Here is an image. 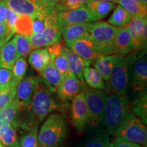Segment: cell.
Returning a JSON list of instances; mask_svg holds the SVG:
<instances>
[{
	"label": "cell",
	"mask_w": 147,
	"mask_h": 147,
	"mask_svg": "<svg viewBox=\"0 0 147 147\" xmlns=\"http://www.w3.org/2000/svg\"><path fill=\"white\" fill-rule=\"evenodd\" d=\"M113 12L108 18V23L115 27H125L131 21L132 16L120 5H116Z\"/></svg>",
	"instance_id": "28"
},
{
	"label": "cell",
	"mask_w": 147,
	"mask_h": 147,
	"mask_svg": "<svg viewBox=\"0 0 147 147\" xmlns=\"http://www.w3.org/2000/svg\"><path fill=\"white\" fill-rule=\"evenodd\" d=\"M38 76L26 77L16 86L15 100L19 104L21 112L27 110L32 102Z\"/></svg>",
	"instance_id": "15"
},
{
	"label": "cell",
	"mask_w": 147,
	"mask_h": 147,
	"mask_svg": "<svg viewBox=\"0 0 147 147\" xmlns=\"http://www.w3.org/2000/svg\"><path fill=\"white\" fill-rule=\"evenodd\" d=\"M36 1H38L44 6L50 8H54L55 4L59 2L61 0H36Z\"/></svg>",
	"instance_id": "43"
},
{
	"label": "cell",
	"mask_w": 147,
	"mask_h": 147,
	"mask_svg": "<svg viewBox=\"0 0 147 147\" xmlns=\"http://www.w3.org/2000/svg\"><path fill=\"white\" fill-rule=\"evenodd\" d=\"M16 86L13 84L10 87L0 90V110L10 106L16 96Z\"/></svg>",
	"instance_id": "36"
},
{
	"label": "cell",
	"mask_w": 147,
	"mask_h": 147,
	"mask_svg": "<svg viewBox=\"0 0 147 147\" xmlns=\"http://www.w3.org/2000/svg\"><path fill=\"white\" fill-rule=\"evenodd\" d=\"M40 78L50 87V89L54 93H56L57 89L63 79V76L55 67L52 62H50L49 65L44 69V70L40 74Z\"/></svg>",
	"instance_id": "25"
},
{
	"label": "cell",
	"mask_w": 147,
	"mask_h": 147,
	"mask_svg": "<svg viewBox=\"0 0 147 147\" xmlns=\"http://www.w3.org/2000/svg\"><path fill=\"white\" fill-rule=\"evenodd\" d=\"M84 92L80 93L71 101L69 109L71 122L79 134L84 131L87 124V110Z\"/></svg>",
	"instance_id": "13"
},
{
	"label": "cell",
	"mask_w": 147,
	"mask_h": 147,
	"mask_svg": "<svg viewBox=\"0 0 147 147\" xmlns=\"http://www.w3.org/2000/svg\"><path fill=\"white\" fill-rule=\"evenodd\" d=\"M19 15L17 14L14 11L11 10L10 9L8 8V11H7L6 18H5V25L10 29V31L12 34H15V30H14V26L16 21L18 20Z\"/></svg>",
	"instance_id": "39"
},
{
	"label": "cell",
	"mask_w": 147,
	"mask_h": 147,
	"mask_svg": "<svg viewBox=\"0 0 147 147\" xmlns=\"http://www.w3.org/2000/svg\"><path fill=\"white\" fill-rule=\"evenodd\" d=\"M84 147H111V143L105 133H100L90 139L84 145Z\"/></svg>",
	"instance_id": "37"
},
{
	"label": "cell",
	"mask_w": 147,
	"mask_h": 147,
	"mask_svg": "<svg viewBox=\"0 0 147 147\" xmlns=\"http://www.w3.org/2000/svg\"><path fill=\"white\" fill-rule=\"evenodd\" d=\"M119 28L104 21H99L92 24L89 37L102 55L114 54Z\"/></svg>",
	"instance_id": "4"
},
{
	"label": "cell",
	"mask_w": 147,
	"mask_h": 147,
	"mask_svg": "<svg viewBox=\"0 0 147 147\" xmlns=\"http://www.w3.org/2000/svg\"><path fill=\"white\" fill-rule=\"evenodd\" d=\"M115 136L146 146L147 130L146 124L137 116L134 115L120 129Z\"/></svg>",
	"instance_id": "8"
},
{
	"label": "cell",
	"mask_w": 147,
	"mask_h": 147,
	"mask_svg": "<svg viewBox=\"0 0 147 147\" xmlns=\"http://www.w3.org/2000/svg\"><path fill=\"white\" fill-rule=\"evenodd\" d=\"M7 11H8V7L2 0H0V23L5 24Z\"/></svg>",
	"instance_id": "42"
},
{
	"label": "cell",
	"mask_w": 147,
	"mask_h": 147,
	"mask_svg": "<svg viewBox=\"0 0 147 147\" xmlns=\"http://www.w3.org/2000/svg\"><path fill=\"white\" fill-rule=\"evenodd\" d=\"M28 62L36 71L40 74L51 62V56L47 48L35 49L29 54Z\"/></svg>",
	"instance_id": "20"
},
{
	"label": "cell",
	"mask_w": 147,
	"mask_h": 147,
	"mask_svg": "<svg viewBox=\"0 0 147 147\" xmlns=\"http://www.w3.org/2000/svg\"><path fill=\"white\" fill-rule=\"evenodd\" d=\"M38 124H36L26 134L23 136L18 142L19 147H39L38 140Z\"/></svg>",
	"instance_id": "34"
},
{
	"label": "cell",
	"mask_w": 147,
	"mask_h": 147,
	"mask_svg": "<svg viewBox=\"0 0 147 147\" xmlns=\"http://www.w3.org/2000/svg\"><path fill=\"white\" fill-rule=\"evenodd\" d=\"M117 3L113 1H91L89 0L84 6L89 10L99 21L106 18L115 8Z\"/></svg>",
	"instance_id": "23"
},
{
	"label": "cell",
	"mask_w": 147,
	"mask_h": 147,
	"mask_svg": "<svg viewBox=\"0 0 147 147\" xmlns=\"http://www.w3.org/2000/svg\"><path fill=\"white\" fill-rule=\"evenodd\" d=\"M93 23H82L59 27L61 35L65 42H71L89 36L92 24Z\"/></svg>",
	"instance_id": "17"
},
{
	"label": "cell",
	"mask_w": 147,
	"mask_h": 147,
	"mask_svg": "<svg viewBox=\"0 0 147 147\" xmlns=\"http://www.w3.org/2000/svg\"><path fill=\"white\" fill-rule=\"evenodd\" d=\"M91 1H113L116 3L118 0H91Z\"/></svg>",
	"instance_id": "46"
},
{
	"label": "cell",
	"mask_w": 147,
	"mask_h": 147,
	"mask_svg": "<svg viewBox=\"0 0 147 147\" xmlns=\"http://www.w3.org/2000/svg\"><path fill=\"white\" fill-rule=\"evenodd\" d=\"M131 35L134 49L146 48L147 40V17L133 16L127 25Z\"/></svg>",
	"instance_id": "14"
},
{
	"label": "cell",
	"mask_w": 147,
	"mask_h": 147,
	"mask_svg": "<svg viewBox=\"0 0 147 147\" xmlns=\"http://www.w3.org/2000/svg\"><path fill=\"white\" fill-rule=\"evenodd\" d=\"M132 1H134V2H136V3H139V4H140L139 0H132Z\"/></svg>",
	"instance_id": "47"
},
{
	"label": "cell",
	"mask_w": 147,
	"mask_h": 147,
	"mask_svg": "<svg viewBox=\"0 0 147 147\" xmlns=\"http://www.w3.org/2000/svg\"><path fill=\"white\" fill-rule=\"evenodd\" d=\"M131 109L135 115L140 117L143 122H147V99L146 92L141 93L132 103Z\"/></svg>",
	"instance_id": "30"
},
{
	"label": "cell",
	"mask_w": 147,
	"mask_h": 147,
	"mask_svg": "<svg viewBox=\"0 0 147 147\" xmlns=\"http://www.w3.org/2000/svg\"><path fill=\"white\" fill-rule=\"evenodd\" d=\"M16 129L12 125H0V140L5 147H19Z\"/></svg>",
	"instance_id": "27"
},
{
	"label": "cell",
	"mask_w": 147,
	"mask_h": 147,
	"mask_svg": "<svg viewBox=\"0 0 147 147\" xmlns=\"http://www.w3.org/2000/svg\"><path fill=\"white\" fill-rule=\"evenodd\" d=\"M27 38L33 49L47 48L59 42L61 35L56 21V12L49 16L47 26L43 32L38 34H34Z\"/></svg>",
	"instance_id": "7"
},
{
	"label": "cell",
	"mask_w": 147,
	"mask_h": 147,
	"mask_svg": "<svg viewBox=\"0 0 147 147\" xmlns=\"http://www.w3.org/2000/svg\"><path fill=\"white\" fill-rule=\"evenodd\" d=\"M6 6L18 15H27L32 18L40 14L55 11V8L44 6L36 0H2Z\"/></svg>",
	"instance_id": "10"
},
{
	"label": "cell",
	"mask_w": 147,
	"mask_h": 147,
	"mask_svg": "<svg viewBox=\"0 0 147 147\" xmlns=\"http://www.w3.org/2000/svg\"><path fill=\"white\" fill-rule=\"evenodd\" d=\"M65 45L87 62L89 65L94 63L95 60L102 56L97 50L89 36L74 41L65 42Z\"/></svg>",
	"instance_id": "12"
},
{
	"label": "cell",
	"mask_w": 147,
	"mask_h": 147,
	"mask_svg": "<svg viewBox=\"0 0 147 147\" xmlns=\"http://www.w3.org/2000/svg\"><path fill=\"white\" fill-rule=\"evenodd\" d=\"M88 1L89 0H61L55 4L54 8L57 12H65L83 7Z\"/></svg>",
	"instance_id": "35"
},
{
	"label": "cell",
	"mask_w": 147,
	"mask_h": 147,
	"mask_svg": "<svg viewBox=\"0 0 147 147\" xmlns=\"http://www.w3.org/2000/svg\"><path fill=\"white\" fill-rule=\"evenodd\" d=\"M67 134V125L65 117L60 113H52L38 133L39 147H58L65 140Z\"/></svg>",
	"instance_id": "3"
},
{
	"label": "cell",
	"mask_w": 147,
	"mask_h": 147,
	"mask_svg": "<svg viewBox=\"0 0 147 147\" xmlns=\"http://www.w3.org/2000/svg\"><path fill=\"white\" fill-rule=\"evenodd\" d=\"M129 69V78H131V87L135 91L144 89L147 84V61L146 57L139 58L133 63Z\"/></svg>",
	"instance_id": "16"
},
{
	"label": "cell",
	"mask_w": 147,
	"mask_h": 147,
	"mask_svg": "<svg viewBox=\"0 0 147 147\" xmlns=\"http://www.w3.org/2000/svg\"><path fill=\"white\" fill-rule=\"evenodd\" d=\"M133 48V42L127 27H119L116 36L114 54L125 56L128 55Z\"/></svg>",
	"instance_id": "19"
},
{
	"label": "cell",
	"mask_w": 147,
	"mask_h": 147,
	"mask_svg": "<svg viewBox=\"0 0 147 147\" xmlns=\"http://www.w3.org/2000/svg\"><path fill=\"white\" fill-rule=\"evenodd\" d=\"M15 34L27 37L31 36L33 33V18L29 16L19 15L14 26Z\"/></svg>",
	"instance_id": "29"
},
{
	"label": "cell",
	"mask_w": 147,
	"mask_h": 147,
	"mask_svg": "<svg viewBox=\"0 0 147 147\" xmlns=\"http://www.w3.org/2000/svg\"><path fill=\"white\" fill-rule=\"evenodd\" d=\"M12 84V70L0 67V90L7 89Z\"/></svg>",
	"instance_id": "38"
},
{
	"label": "cell",
	"mask_w": 147,
	"mask_h": 147,
	"mask_svg": "<svg viewBox=\"0 0 147 147\" xmlns=\"http://www.w3.org/2000/svg\"><path fill=\"white\" fill-rule=\"evenodd\" d=\"M87 110V123L97 127L104 121L105 102L108 93L104 90L86 89L84 92Z\"/></svg>",
	"instance_id": "5"
},
{
	"label": "cell",
	"mask_w": 147,
	"mask_h": 147,
	"mask_svg": "<svg viewBox=\"0 0 147 147\" xmlns=\"http://www.w3.org/2000/svg\"><path fill=\"white\" fill-rule=\"evenodd\" d=\"M134 115L127 94L114 92L108 93L105 102L103 123L110 135L115 136Z\"/></svg>",
	"instance_id": "1"
},
{
	"label": "cell",
	"mask_w": 147,
	"mask_h": 147,
	"mask_svg": "<svg viewBox=\"0 0 147 147\" xmlns=\"http://www.w3.org/2000/svg\"><path fill=\"white\" fill-rule=\"evenodd\" d=\"M136 55L123 57L114 67L109 80V89L114 93L127 94L129 83V68L135 61Z\"/></svg>",
	"instance_id": "6"
},
{
	"label": "cell",
	"mask_w": 147,
	"mask_h": 147,
	"mask_svg": "<svg viewBox=\"0 0 147 147\" xmlns=\"http://www.w3.org/2000/svg\"><path fill=\"white\" fill-rule=\"evenodd\" d=\"M54 93L47 84L40 76H38L37 82L33 95L29 110L31 116L25 123V127L31 129L36 124H38L58 108L57 103L53 97Z\"/></svg>",
	"instance_id": "2"
},
{
	"label": "cell",
	"mask_w": 147,
	"mask_h": 147,
	"mask_svg": "<svg viewBox=\"0 0 147 147\" xmlns=\"http://www.w3.org/2000/svg\"><path fill=\"white\" fill-rule=\"evenodd\" d=\"M8 41H6L5 40H3V39H1V38H0V49H1V47H3V45H4L5 43H6V42Z\"/></svg>",
	"instance_id": "45"
},
{
	"label": "cell",
	"mask_w": 147,
	"mask_h": 147,
	"mask_svg": "<svg viewBox=\"0 0 147 147\" xmlns=\"http://www.w3.org/2000/svg\"><path fill=\"white\" fill-rule=\"evenodd\" d=\"M12 39L14 40L18 57L26 58V57L31 53V51L34 50L27 37L19 34H16L13 36Z\"/></svg>",
	"instance_id": "31"
},
{
	"label": "cell",
	"mask_w": 147,
	"mask_h": 147,
	"mask_svg": "<svg viewBox=\"0 0 147 147\" xmlns=\"http://www.w3.org/2000/svg\"><path fill=\"white\" fill-rule=\"evenodd\" d=\"M139 3L143 8L147 9V0H139Z\"/></svg>",
	"instance_id": "44"
},
{
	"label": "cell",
	"mask_w": 147,
	"mask_h": 147,
	"mask_svg": "<svg viewBox=\"0 0 147 147\" xmlns=\"http://www.w3.org/2000/svg\"><path fill=\"white\" fill-rule=\"evenodd\" d=\"M111 147H142L140 144L137 143L129 142L125 140L116 137L113 143H111Z\"/></svg>",
	"instance_id": "40"
},
{
	"label": "cell",
	"mask_w": 147,
	"mask_h": 147,
	"mask_svg": "<svg viewBox=\"0 0 147 147\" xmlns=\"http://www.w3.org/2000/svg\"><path fill=\"white\" fill-rule=\"evenodd\" d=\"M0 147H5L4 146H3V144L2 143H1V140H0Z\"/></svg>",
	"instance_id": "48"
},
{
	"label": "cell",
	"mask_w": 147,
	"mask_h": 147,
	"mask_svg": "<svg viewBox=\"0 0 147 147\" xmlns=\"http://www.w3.org/2000/svg\"><path fill=\"white\" fill-rule=\"evenodd\" d=\"M63 51L65 53L68 61L69 69L71 72L76 76L80 81L84 82L83 78V70L85 67H89L87 63L82 59L81 57L76 54L73 51L66 47H63Z\"/></svg>",
	"instance_id": "21"
},
{
	"label": "cell",
	"mask_w": 147,
	"mask_h": 147,
	"mask_svg": "<svg viewBox=\"0 0 147 147\" xmlns=\"http://www.w3.org/2000/svg\"><path fill=\"white\" fill-rule=\"evenodd\" d=\"M85 89L84 82L80 81L76 75L69 71L61 80L56 93L60 101L67 104L78 94L85 91Z\"/></svg>",
	"instance_id": "9"
},
{
	"label": "cell",
	"mask_w": 147,
	"mask_h": 147,
	"mask_svg": "<svg viewBox=\"0 0 147 147\" xmlns=\"http://www.w3.org/2000/svg\"><path fill=\"white\" fill-rule=\"evenodd\" d=\"M83 78L86 83L93 89L106 90V84L101 74L94 67H85L83 70Z\"/></svg>",
	"instance_id": "26"
},
{
	"label": "cell",
	"mask_w": 147,
	"mask_h": 147,
	"mask_svg": "<svg viewBox=\"0 0 147 147\" xmlns=\"http://www.w3.org/2000/svg\"><path fill=\"white\" fill-rule=\"evenodd\" d=\"M18 58L14 40L12 38L0 49V67L12 69Z\"/></svg>",
	"instance_id": "22"
},
{
	"label": "cell",
	"mask_w": 147,
	"mask_h": 147,
	"mask_svg": "<svg viewBox=\"0 0 147 147\" xmlns=\"http://www.w3.org/2000/svg\"><path fill=\"white\" fill-rule=\"evenodd\" d=\"M123 57L117 54L102 55L95 61L93 66L101 74L104 81L108 82L114 67Z\"/></svg>",
	"instance_id": "18"
},
{
	"label": "cell",
	"mask_w": 147,
	"mask_h": 147,
	"mask_svg": "<svg viewBox=\"0 0 147 147\" xmlns=\"http://www.w3.org/2000/svg\"><path fill=\"white\" fill-rule=\"evenodd\" d=\"M144 147H146V146H144Z\"/></svg>",
	"instance_id": "49"
},
{
	"label": "cell",
	"mask_w": 147,
	"mask_h": 147,
	"mask_svg": "<svg viewBox=\"0 0 147 147\" xmlns=\"http://www.w3.org/2000/svg\"><path fill=\"white\" fill-rule=\"evenodd\" d=\"M13 36L14 34L11 33L10 29L5 24L0 23V38L5 40L6 41H9L10 38Z\"/></svg>",
	"instance_id": "41"
},
{
	"label": "cell",
	"mask_w": 147,
	"mask_h": 147,
	"mask_svg": "<svg viewBox=\"0 0 147 147\" xmlns=\"http://www.w3.org/2000/svg\"><path fill=\"white\" fill-rule=\"evenodd\" d=\"M27 63L25 57H18L14 63L11 70L12 73V83L17 86L24 78L26 74Z\"/></svg>",
	"instance_id": "33"
},
{
	"label": "cell",
	"mask_w": 147,
	"mask_h": 147,
	"mask_svg": "<svg viewBox=\"0 0 147 147\" xmlns=\"http://www.w3.org/2000/svg\"><path fill=\"white\" fill-rule=\"evenodd\" d=\"M121 5L125 10L133 16L147 17V9L143 8L139 3L134 2L132 0H118L116 2Z\"/></svg>",
	"instance_id": "32"
},
{
	"label": "cell",
	"mask_w": 147,
	"mask_h": 147,
	"mask_svg": "<svg viewBox=\"0 0 147 147\" xmlns=\"http://www.w3.org/2000/svg\"><path fill=\"white\" fill-rule=\"evenodd\" d=\"M56 21L59 27H62L78 23H95L99 20L85 6H83L65 12H56Z\"/></svg>",
	"instance_id": "11"
},
{
	"label": "cell",
	"mask_w": 147,
	"mask_h": 147,
	"mask_svg": "<svg viewBox=\"0 0 147 147\" xmlns=\"http://www.w3.org/2000/svg\"><path fill=\"white\" fill-rule=\"evenodd\" d=\"M21 108L15 99L10 106L0 110V125H12L16 129L18 127V116Z\"/></svg>",
	"instance_id": "24"
}]
</instances>
